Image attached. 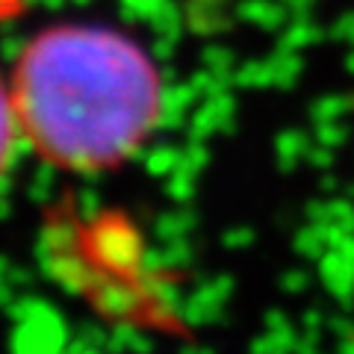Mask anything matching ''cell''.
I'll list each match as a JSON object with an SVG mask.
<instances>
[{
	"instance_id": "obj_1",
	"label": "cell",
	"mask_w": 354,
	"mask_h": 354,
	"mask_svg": "<svg viewBox=\"0 0 354 354\" xmlns=\"http://www.w3.org/2000/svg\"><path fill=\"white\" fill-rule=\"evenodd\" d=\"M9 88L21 136L44 162L95 174L139 151L162 113L151 57L101 24H53L21 48Z\"/></svg>"
},
{
	"instance_id": "obj_2",
	"label": "cell",
	"mask_w": 354,
	"mask_h": 354,
	"mask_svg": "<svg viewBox=\"0 0 354 354\" xmlns=\"http://www.w3.org/2000/svg\"><path fill=\"white\" fill-rule=\"evenodd\" d=\"M21 145H24V136H21L9 77H0V183H3V177L12 169Z\"/></svg>"
}]
</instances>
